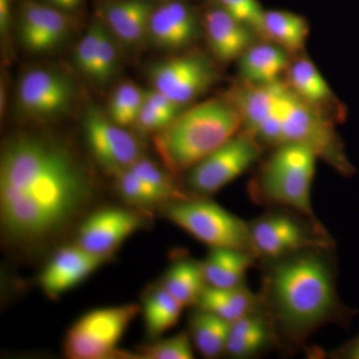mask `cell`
<instances>
[{"label":"cell","instance_id":"34","mask_svg":"<svg viewBox=\"0 0 359 359\" xmlns=\"http://www.w3.org/2000/svg\"><path fill=\"white\" fill-rule=\"evenodd\" d=\"M194 344L190 335L179 334L139 348V358L146 359H192Z\"/></svg>","mask_w":359,"mask_h":359},{"label":"cell","instance_id":"11","mask_svg":"<svg viewBox=\"0 0 359 359\" xmlns=\"http://www.w3.org/2000/svg\"><path fill=\"white\" fill-rule=\"evenodd\" d=\"M212 59L202 52H189L158 61L149 68L153 88L187 107L218 80Z\"/></svg>","mask_w":359,"mask_h":359},{"label":"cell","instance_id":"6","mask_svg":"<svg viewBox=\"0 0 359 359\" xmlns=\"http://www.w3.org/2000/svg\"><path fill=\"white\" fill-rule=\"evenodd\" d=\"M257 259L287 256L313 247H334V241L321 223L282 208L248 222Z\"/></svg>","mask_w":359,"mask_h":359},{"label":"cell","instance_id":"2","mask_svg":"<svg viewBox=\"0 0 359 359\" xmlns=\"http://www.w3.org/2000/svg\"><path fill=\"white\" fill-rule=\"evenodd\" d=\"M261 308L268 316L278 349L295 353L327 325L346 327L359 313L337 290L334 247H313L287 256L259 259Z\"/></svg>","mask_w":359,"mask_h":359},{"label":"cell","instance_id":"31","mask_svg":"<svg viewBox=\"0 0 359 359\" xmlns=\"http://www.w3.org/2000/svg\"><path fill=\"white\" fill-rule=\"evenodd\" d=\"M116 189L122 199L138 207H151L153 205L166 204L159 193L142 181L130 168L114 174Z\"/></svg>","mask_w":359,"mask_h":359},{"label":"cell","instance_id":"10","mask_svg":"<svg viewBox=\"0 0 359 359\" xmlns=\"http://www.w3.org/2000/svg\"><path fill=\"white\" fill-rule=\"evenodd\" d=\"M287 86L283 82L257 85L240 81L226 94L237 108L243 128L266 147L282 144L283 110Z\"/></svg>","mask_w":359,"mask_h":359},{"label":"cell","instance_id":"27","mask_svg":"<svg viewBox=\"0 0 359 359\" xmlns=\"http://www.w3.org/2000/svg\"><path fill=\"white\" fill-rule=\"evenodd\" d=\"M161 285L184 306H195L207 285L202 262L189 257L177 259L168 269Z\"/></svg>","mask_w":359,"mask_h":359},{"label":"cell","instance_id":"4","mask_svg":"<svg viewBox=\"0 0 359 359\" xmlns=\"http://www.w3.org/2000/svg\"><path fill=\"white\" fill-rule=\"evenodd\" d=\"M318 160L313 151L299 144H283L273 148L250 181V199L266 209L292 210L320 223L311 200Z\"/></svg>","mask_w":359,"mask_h":359},{"label":"cell","instance_id":"14","mask_svg":"<svg viewBox=\"0 0 359 359\" xmlns=\"http://www.w3.org/2000/svg\"><path fill=\"white\" fill-rule=\"evenodd\" d=\"M143 224L144 218L138 212L104 208L90 215L80 226L76 245L92 254L111 257Z\"/></svg>","mask_w":359,"mask_h":359},{"label":"cell","instance_id":"25","mask_svg":"<svg viewBox=\"0 0 359 359\" xmlns=\"http://www.w3.org/2000/svg\"><path fill=\"white\" fill-rule=\"evenodd\" d=\"M309 25L304 16L287 11H266L264 14V37L290 55H297L306 46Z\"/></svg>","mask_w":359,"mask_h":359},{"label":"cell","instance_id":"18","mask_svg":"<svg viewBox=\"0 0 359 359\" xmlns=\"http://www.w3.org/2000/svg\"><path fill=\"white\" fill-rule=\"evenodd\" d=\"M203 26L210 51L219 62L238 60L257 40H261L254 30L216 4L205 11Z\"/></svg>","mask_w":359,"mask_h":359},{"label":"cell","instance_id":"22","mask_svg":"<svg viewBox=\"0 0 359 359\" xmlns=\"http://www.w3.org/2000/svg\"><path fill=\"white\" fill-rule=\"evenodd\" d=\"M292 55L273 42L262 40L250 46L238 59L241 81L257 85H269L280 81Z\"/></svg>","mask_w":359,"mask_h":359},{"label":"cell","instance_id":"13","mask_svg":"<svg viewBox=\"0 0 359 359\" xmlns=\"http://www.w3.org/2000/svg\"><path fill=\"white\" fill-rule=\"evenodd\" d=\"M87 145L97 162L113 175L142 158L141 146L125 127L116 124L98 106H88L83 115Z\"/></svg>","mask_w":359,"mask_h":359},{"label":"cell","instance_id":"19","mask_svg":"<svg viewBox=\"0 0 359 359\" xmlns=\"http://www.w3.org/2000/svg\"><path fill=\"white\" fill-rule=\"evenodd\" d=\"M285 77L283 83L302 102L332 120L341 117L334 92L311 59L299 56L290 61Z\"/></svg>","mask_w":359,"mask_h":359},{"label":"cell","instance_id":"15","mask_svg":"<svg viewBox=\"0 0 359 359\" xmlns=\"http://www.w3.org/2000/svg\"><path fill=\"white\" fill-rule=\"evenodd\" d=\"M71 29L69 13L36 0H25L20 9L18 34L26 50L44 53L65 41Z\"/></svg>","mask_w":359,"mask_h":359},{"label":"cell","instance_id":"30","mask_svg":"<svg viewBox=\"0 0 359 359\" xmlns=\"http://www.w3.org/2000/svg\"><path fill=\"white\" fill-rule=\"evenodd\" d=\"M137 176L148 184L156 192L162 196L167 203L187 197L189 194L175 183V177L170 172L164 171L151 160L140 158L129 167Z\"/></svg>","mask_w":359,"mask_h":359},{"label":"cell","instance_id":"37","mask_svg":"<svg viewBox=\"0 0 359 359\" xmlns=\"http://www.w3.org/2000/svg\"><path fill=\"white\" fill-rule=\"evenodd\" d=\"M332 359H359V334L327 354Z\"/></svg>","mask_w":359,"mask_h":359},{"label":"cell","instance_id":"21","mask_svg":"<svg viewBox=\"0 0 359 359\" xmlns=\"http://www.w3.org/2000/svg\"><path fill=\"white\" fill-rule=\"evenodd\" d=\"M278 349L275 334L263 309L231 323L224 354L229 358L247 359Z\"/></svg>","mask_w":359,"mask_h":359},{"label":"cell","instance_id":"28","mask_svg":"<svg viewBox=\"0 0 359 359\" xmlns=\"http://www.w3.org/2000/svg\"><path fill=\"white\" fill-rule=\"evenodd\" d=\"M185 306L162 285L149 290L144 299L143 313L149 337L157 339L178 323Z\"/></svg>","mask_w":359,"mask_h":359},{"label":"cell","instance_id":"8","mask_svg":"<svg viewBox=\"0 0 359 359\" xmlns=\"http://www.w3.org/2000/svg\"><path fill=\"white\" fill-rule=\"evenodd\" d=\"M264 146L243 128L186 175L189 195L210 197L237 180L261 160Z\"/></svg>","mask_w":359,"mask_h":359},{"label":"cell","instance_id":"36","mask_svg":"<svg viewBox=\"0 0 359 359\" xmlns=\"http://www.w3.org/2000/svg\"><path fill=\"white\" fill-rule=\"evenodd\" d=\"M174 119L170 116L164 114L160 111L153 109V108L149 107L143 103L140 113H139L134 125L142 133L154 134L159 130L164 128Z\"/></svg>","mask_w":359,"mask_h":359},{"label":"cell","instance_id":"1","mask_svg":"<svg viewBox=\"0 0 359 359\" xmlns=\"http://www.w3.org/2000/svg\"><path fill=\"white\" fill-rule=\"evenodd\" d=\"M93 196V185L65 144L43 135L9 139L0 160V219L14 244L35 247L73 223Z\"/></svg>","mask_w":359,"mask_h":359},{"label":"cell","instance_id":"29","mask_svg":"<svg viewBox=\"0 0 359 359\" xmlns=\"http://www.w3.org/2000/svg\"><path fill=\"white\" fill-rule=\"evenodd\" d=\"M144 94L145 91L133 82L118 85L111 95L108 116L125 128L134 125L143 106Z\"/></svg>","mask_w":359,"mask_h":359},{"label":"cell","instance_id":"33","mask_svg":"<svg viewBox=\"0 0 359 359\" xmlns=\"http://www.w3.org/2000/svg\"><path fill=\"white\" fill-rule=\"evenodd\" d=\"M219 8L231 18L244 23L257 33L261 40L264 37V21L266 11L259 0H214Z\"/></svg>","mask_w":359,"mask_h":359},{"label":"cell","instance_id":"23","mask_svg":"<svg viewBox=\"0 0 359 359\" xmlns=\"http://www.w3.org/2000/svg\"><path fill=\"white\" fill-rule=\"evenodd\" d=\"M257 257L250 250L235 248H211L202 262L208 285L233 287L245 285L250 268L257 264Z\"/></svg>","mask_w":359,"mask_h":359},{"label":"cell","instance_id":"32","mask_svg":"<svg viewBox=\"0 0 359 359\" xmlns=\"http://www.w3.org/2000/svg\"><path fill=\"white\" fill-rule=\"evenodd\" d=\"M114 35L104 23L102 34L99 40L98 49L93 70L90 79L99 84H105L115 76L119 67V52Z\"/></svg>","mask_w":359,"mask_h":359},{"label":"cell","instance_id":"9","mask_svg":"<svg viewBox=\"0 0 359 359\" xmlns=\"http://www.w3.org/2000/svg\"><path fill=\"white\" fill-rule=\"evenodd\" d=\"M135 304L95 309L84 314L68 330L65 353L71 359H105L123 353L118 344L132 320L140 313Z\"/></svg>","mask_w":359,"mask_h":359},{"label":"cell","instance_id":"24","mask_svg":"<svg viewBox=\"0 0 359 359\" xmlns=\"http://www.w3.org/2000/svg\"><path fill=\"white\" fill-rule=\"evenodd\" d=\"M194 306L233 323L259 311L261 302L259 294H254L245 285L233 287H216L207 285Z\"/></svg>","mask_w":359,"mask_h":359},{"label":"cell","instance_id":"5","mask_svg":"<svg viewBox=\"0 0 359 359\" xmlns=\"http://www.w3.org/2000/svg\"><path fill=\"white\" fill-rule=\"evenodd\" d=\"M163 212L169 221L210 248H235L255 254L249 223L210 197L180 198L165 204Z\"/></svg>","mask_w":359,"mask_h":359},{"label":"cell","instance_id":"7","mask_svg":"<svg viewBox=\"0 0 359 359\" xmlns=\"http://www.w3.org/2000/svg\"><path fill=\"white\" fill-rule=\"evenodd\" d=\"M290 143L309 148L318 160L327 163L342 176H351L355 172L334 129V120L302 102L287 87L282 145Z\"/></svg>","mask_w":359,"mask_h":359},{"label":"cell","instance_id":"35","mask_svg":"<svg viewBox=\"0 0 359 359\" xmlns=\"http://www.w3.org/2000/svg\"><path fill=\"white\" fill-rule=\"evenodd\" d=\"M104 22L102 20L93 21L89 26L84 36L79 40L74 51V61L77 69L85 76L91 78L94 62H95L99 40L102 34Z\"/></svg>","mask_w":359,"mask_h":359},{"label":"cell","instance_id":"12","mask_svg":"<svg viewBox=\"0 0 359 359\" xmlns=\"http://www.w3.org/2000/svg\"><path fill=\"white\" fill-rule=\"evenodd\" d=\"M76 97V87L60 71L34 68L20 78L16 105L21 114L36 121H46L65 114Z\"/></svg>","mask_w":359,"mask_h":359},{"label":"cell","instance_id":"3","mask_svg":"<svg viewBox=\"0 0 359 359\" xmlns=\"http://www.w3.org/2000/svg\"><path fill=\"white\" fill-rule=\"evenodd\" d=\"M242 129L240 113L224 95L186 107L153 134V143L167 171L178 178Z\"/></svg>","mask_w":359,"mask_h":359},{"label":"cell","instance_id":"16","mask_svg":"<svg viewBox=\"0 0 359 359\" xmlns=\"http://www.w3.org/2000/svg\"><path fill=\"white\" fill-rule=\"evenodd\" d=\"M202 22L195 9L186 0H163L156 4L148 37L166 50H180L190 46L200 37Z\"/></svg>","mask_w":359,"mask_h":359},{"label":"cell","instance_id":"39","mask_svg":"<svg viewBox=\"0 0 359 359\" xmlns=\"http://www.w3.org/2000/svg\"><path fill=\"white\" fill-rule=\"evenodd\" d=\"M43 1L49 6L69 13L71 11H76L78 7L81 6L83 0H43Z\"/></svg>","mask_w":359,"mask_h":359},{"label":"cell","instance_id":"17","mask_svg":"<svg viewBox=\"0 0 359 359\" xmlns=\"http://www.w3.org/2000/svg\"><path fill=\"white\" fill-rule=\"evenodd\" d=\"M110 257L92 254L78 245L62 248L45 266L39 276L44 294L57 299L88 278Z\"/></svg>","mask_w":359,"mask_h":359},{"label":"cell","instance_id":"26","mask_svg":"<svg viewBox=\"0 0 359 359\" xmlns=\"http://www.w3.org/2000/svg\"><path fill=\"white\" fill-rule=\"evenodd\" d=\"M230 328L231 323L204 309H196L189 321V335L194 346L207 358L224 354Z\"/></svg>","mask_w":359,"mask_h":359},{"label":"cell","instance_id":"20","mask_svg":"<svg viewBox=\"0 0 359 359\" xmlns=\"http://www.w3.org/2000/svg\"><path fill=\"white\" fill-rule=\"evenodd\" d=\"M152 0H113L100 8V18L115 39L126 46H136L148 37Z\"/></svg>","mask_w":359,"mask_h":359},{"label":"cell","instance_id":"38","mask_svg":"<svg viewBox=\"0 0 359 359\" xmlns=\"http://www.w3.org/2000/svg\"><path fill=\"white\" fill-rule=\"evenodd\" d=\"M13 0H0V33L4 39L8 35L11 23Z\"/></svg>","mask_w":359,"mask_h":359}]
</instances>
